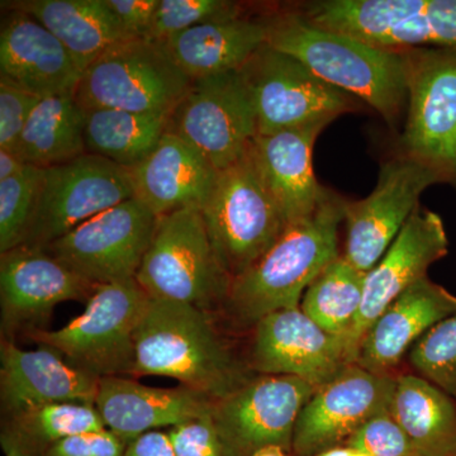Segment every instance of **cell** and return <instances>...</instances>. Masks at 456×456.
<instances>
[{
    "mask_svg": "<svg viewBox=\"0 0 456 456\" xmlns=\"http://www.w3.org/2000/svg\"><path fill=\"white\" fill-rule=\"evenodd\" d=\"M345 203L329 189L316 212L289 224L250 269L232 279L221 310L227 318L254 327L270 314L299 308L314 279L341 256L338 227Z\"/></svg>",
    "mask_w": 456,
    "mask_h": 456,
    "instance_id": "obj_1",
    "label": "cell"
},
{
    "mask_svg": "<svg viewBox=\"0 0 456 456\" xmlns=\"http://www.w3.org/2000/svg\"><path fill=\"white\" fill-rule=\"evenodd\" d=\"M261 20L270 47L293 56L330 86L362 99L392 128L397 126L408 101L404 50L378 49L325 31L297 11Z\"/></svg>",
    "mask_w": 456,
    "mask_h": 456,
    "instance_id": "obj_2",
    "label": "cell"
},
{
    "mask_svg": "<svg viewBox=\"0 0 456 456\" xmlns=\"http://www.w3.org/2000/svg\"><path fill=\"white\" fill-rule=\"evenodd\" d=\"M213 314L191 305L150 298L136 336L134 377H167L213 399L255 377L222 338Z\"/></svg>",
    "mask_w": 456,
    "mask_h": 456,
    "instance_id": "obj_3",
    "label": "cell"
},
{
    "mask_svg": "<svg viewBox=\"0 0 456 456\" xmlns=\"http://www.w3.org/2000/svg\"><path fill=\"white\" fill-rule=\"evenodd\" d=\"M253 145L235 164L218 173L202 208L213 250L231 281L250 269L288 227Z\"/></svg>",
    "mask_w": 456,
    "mask_h": 456,
    "instance_id": "obj_4",
    "label": "cell"
},
{
    "mask_svg": "<svg viewBox=\"0 0 456 456\" xmlns=\"http://www.w3.org/2000/svg\"><path fill=\"white\" fill-rule=\"evenodd\" d=\"M149 303L136 279L99 285L79 317L56 331L31 332L28 338L95 377H134L137 331Z\"/></svg>",
    "mask_w": 456,
    "mask_h": 456,
    "instance_id": "obj_5",
    "label": "cell"
},
{
    "mask_svg": "<svg viewBox=\"0 0 456 456\" xmlns=\"http://www.w3.org/2000/svg\"><path fill=\"white\" fill-rule=\"evenodd\" d=\"M136 281L151 299L184 303L209 314L222 310L231 278L216 256L200 209L159 217Z\"/></svg>",
    "mask_w": 456,
    "mask_h": 456,
    "instance_id": "obj_6",
    "label": "cell"
},
{
    "mask_svg": "<svg viewBox=\"0 0 456 456\" xmlns=\"http://www.w3.org/2000/svg\"><path fill=\"white\" fill-rule=\"evenodd\" d=\"M191 82L161 42L127 38L84 71L75 101L83 110L108 108L170 117Z\"/></svg>",
    "mask_w": 456,
    "mask_h": 456,
    "instance_id": "obj_7",
    "label": "cell"
},
{
    "mask_svg": "<svg viewBox=\"0 0 456 456\" xmlns=\"http://www.w3.org/2000/svg\"><path fill=\"white\" fill-rule=\"evenodd\" d=\"M407 118L398 154L419 161L456 189V50H404Z\"/></svg>",
    "mask_w": 456,
    "mask_h": 456,
    "instance_id": "obj_8",
    "label": "cell"
},
{
    "mask_svg": "<svg viewBox=\"0 0 456 456\" xmlns=\"http://www.w3.org/2000/svg\"><path fill=\"white\" fill-rule=\"evenodd\" d=\"M256 112L257 136L334 121L358 107L293 56L263 45L240 68Z\"/></svg>",
    "mask_w": 456,
    "mask_h": 456,
    "instance_id": "obj_9",
    "label": "cell"
},
{
    "mask_svg": "<svg viewBox=\"0 0 456 456\" xmlns=\"http://www.w3.org/2000/svg\"><path fill=\"white\" fill-rule=\"evenodd\" d=\"M167 132L218 171L235 164L257 137L256 112L241 71L194 79L167 119Z\"/></svg>",
    "mask_w": 456,
    "mask_h": 456,
    "instance_id": "obj_10",
    "label": "cell"
},
{
    "mask_svg": "<svg viewBox=\"0 0 456 456\" xmlns=\"http://www.w3.org/2000/svg\"><path fill=\"white\" fill-rule=\"evenodd\" d=\"M134 197L131 170L102 156L86 152L44 169L23 245L45 248L89 218Z\"/></svg>",
    "mask_w": 456,
    "mask_h": 456,
    "instance_id": "obj_11",
    "label": "cell"
},
{
    "mask_svg": "<svg viewBox=\"0 0 456 456\" xmlns=\"http://www.w3.org/2000/svg\"><path fill=\"white\" fill-rule=\"evenodd\" d=\"M158 220L142 200L134 197L89 218L45 250L92 283L134 281Z\"/></svg>",
    "mask_w": 456,
    "mask_h": 456,
    "instance_id": "obj_12",
    "label": "cell"
},
{
    "mask_svg": "<svg viewBox=\"0 0 456 456\" xmlns=\"http://www.w3.org/2000/svg\"><path fill=\"white\" fill-rule=\"evenodd\" d=\"M441 179L430 167L397 154L384 161L370 196L345 203L346 242L341 254L360 272L379 263L417 208L419 196Z\"/></svg>",
    "mask_w": 456,
    "mask_h": 456,
    "instance_id": "obj_13",
    "label": "cell"
},
{
    "mask_svg": "<svg viewBox=\"0 0 456 456\" xmlns=\"http://www.w3.org/2000/svg\"><path fill=\"white\" fill-rule=\"evenodd\" d=\"M314 392L296 377L255 375L215 402L212 419L240 456H251L266 446L292 454L297 421Z\"/></svg>",
    "mask_w": 456,
    "mask_h": 456,
    "instance_id": "obj_14",
    "label": "cell"
},
{
    "mask_svg": "<svg viewBox=\"0 0 456 456\" xmlns=\"http://www.w3.org/2000/svg\"><path fill=\"white\" fill-rule=\"evenodd\" d=\"M98 287L45 248L20 245L0 254L2 340L42 330L57 305L88 302Z\"/></svg>",
    "mask_w": 456,
    "mask_h": 456,
    "instance_id": "obj_15",
    "label": "cell"
},
{
    "mask_svg": "<svg viewBox=\"0 0 456 456\" xmlns=\"http://www.w3.org/2000/svg\"><path fill=\"white\" fill-rule=\"evenodd\" d=\"M254 331L248 362L254 373L296 377L318 389L356 364L347 341L329 334L301 307L268 314Z\"/></svg>",
    "mask_w": 456,
    "mask_h": 456,
    "instance_id": "obj_16",
    "label": "cell"
},
{
    "mask_svg": "<svg viewBox=\"0 0 456 456\" xmlns=\"http://www.w3.org/2000/svg\"><path fill=\"white\" fill-rule=\"evenodd\" d=\"M395 379L353 364L316 389L297 421L292 454L314 456L345 445L369 419L389 411Z\"/></svg>",
    "mask_w": 456,
    "mask_h": 456,
    "instance_id": "obj_17",
    "label": "cell"
},
{
    "mask_svg": "<svg viewBox=\"0 0 456 456\" xmlns=\"http://www.w3.org/2000/svg\"><path fill=\"white\" fill-rule=\"evenodd\" d=\"M448 251V235L440 216L419 204L391 248L367 274L362 308L349 338L356 359L369 327L411 285L428 277L430 265Z\"/></svg>",
    "mask_w": 456,
    "mask_h": 456,
    "instance_id": "obj_18",
    "label": "cell"
},
{
    "mask_svg": "<svg viewBox=\"0 0 456 456\" xmlns=\"http://www.w3.org/2000/svg\"><path fill=\"white\" fill-rule=\"evenodd\" d=\"M101 378L74 367L59 353L41 345L23 350L0 342V404L3 416L45 404L95 406Z\"/></svg>",
    "mask_w": 456,
    "mask_h": 456,
    "instance_id": "obj_19",
    "label": "cell"
},
{
    "mask_svg": "<svg viewBox=\"0 0 456 456\" xmlns=\"http://www.w3.org/2000/svg\"><path fill=\"white\" fill-rule=\"evenodd\" d=\"M82 70L40 22L12 11L0 32V82L38 98L74 94Z\"/></svg>",
    "mask_w": 456,
    "mask_h": 456,
    "instance_id": "obj_20",
    "label": "cell"
},
{
    "mask_svg": "<svg viewBox=\"0 0 456 456\" xmlns=\"http://www.w3.org/2000/svg\"><path fill=\"white\" fill-rule=\"evenodd\" d=\"M216 399L189 387L154 388L131 378H101L95 408L108 430L132 441L156 428L211 415Z\"/></svg>",
    "mask_w": 456,
    "mask_h": 456,
    "instance_id": "obj_21",
    "label": "cell"
},
{
    "mask_svg": "<svg viewBox=\"0 0 456 456\" xmlns=\"http://www.w3.org/2000/svg\"><path fill=\"white\" fill-rule=\"evenodd\" d=\"M456 314V296L428 277L411 285L384 310L360 341L356 364L392 374L404 354L435 325Z\"/></svg>",
    "mask_w": 456,
    "mask_h": 456,
    "instance_id": "obj_22",
    "label": "cell"
},
{
    "mask_svg": "<svg viewBox=\"0 0 456 456\" xmlns=\"http://www.w3.org/2000/svg\"><path fill=\"white\" fill-rule=\"evenodd\" d=\"M131 173L134 197L163 217L185 208L202 211L220 171L194 147L167 132L151 155Z\"/></svg>",
    "mask_w": 456,
    "mask_h": 456,
    "instance_id": "obj_23",
    "label": "cell"
},
{
    "mask_svg": "<svg viewBox=\"0 0 456 456\" xmlns=\"http://www.w3.org/2000/svg\"><path fill=\"white\" fill-rule=\"evenodd\" d=\"M330 123H310L254 141L257 163L288 226L316 212L329 191L318 184L312 152L318 134Z\"/></svg>",
    "mask_w": 456,
    "mask_h": 456,
    "instance_id": "obj_24",
    "label": "cell"
},
{
    "mask_svg": "<svg viewBox=\"0 0 456 456\" xmlns=\"http://www.w3.org/2000/svg\"><path fill=\"white\" fill-rule=\"evenodd\" d=\"M5 7L46 27L82 73L113 45L130 38L107 0H18L5 3Z\"/></svg>",
    "mask_w": 456,
    "mask_h": 456,
    "instance_id": "obj_25",
    "label": "cell"
},
{
    "mask_svg": "<svg viewBox=\"0 0 456 456\" xmlns=\"http://www.w3.org/2000/svg\"><path fill=\"white\" fill-rule=\"evenodd\" d=\"M191 80L240 70L266 44L263 20L236 17L202 23L161 42Z\"/></svg>",
    "mask_w": 456,
    "mask_h": 456,
    "instance_id": "obj_26",
    "label": "cell"
},
{
    "mask_svg": "<svg viewBox=\"0 0 456 456\" xmlns=\"http://www.w3.org/2000/svg\"><path fill=\"white\" fill-rule=\"evenodd\" d=\"M389 412L417 456H452L456 403L445 392L419 375H397Z\"/></svg>",
    "mask_w": 456,
    "mask_h": 456,
    "instance_id": "obj_27",
    "label": "cell"
},
{
    "mask_svg": "<svg viewBox=\"0 0 456 456\" xmlns=\"http://www.w3.org/2000/svg\"><path fill=\"white\" fill-rule=\"evenodd\" d=\"M27 165L49 169L86 154L84 110L74 94L42 98L13 150Z\"/></svg>",
    "mask_w": 456,
    "mask_h": 456,
    "instance_id": "obj_28",
    "label": "cell"
},
{
    "mask_svg": "<svg viewBox=\"0 0 456 456\" xmlns=\"http://www.w3.org/2000/svg\"><path fill=\"white\" fill-rule=\"evenodd\" d=\"M106 428L95 406L45 404L3 416L0 446L4 456H46L59 441Z\"/></svg>",
    "mask_w": 456,
    "mask_h": 456,
    "instance_id": "obj_29",
    "label": "cell"
},
{
    "mask_svg": "<svg viewBox=\"0 0 456 456\" xmlns=\"http://www.w3.org/2000/svg\"><path fill=\"white\" fill-rule=\"evenodd\" d=\"M169 117L121 110H84V141L88 154L127 169L146 160L167 132Z\"/></svg>",
    "mask_w": 456,
    "mask_h": 456,
    "instance_id": "obj_30",
    "label": "cell"
},
{
    "mask_svg": "<svg viewBox=\"0 0 456 456\" xmlns=\"http://www.w3.org/2000/svg\"><path fill=\"white\" fill-rule=\"evenodd\" d=\"M428 0H321L299 8L308 23L380 49L386 36L425 12Z\"/></svg>",
    "mask_w": 456,
    "mask_h": 456,
    "instance_id": "obj_31",
    "label": "cell"
},
{
    "mask_svg": "<svg viewBox=\"0 0 456 456\" xmlns=\"http://www.w3.org/2000/svg\"><path fill=\"white\" fill-rule=\"evenodd\" d=\"M365 281L367 273L360 272L341 255L314 279L299 307L329 334L349 344L362 308Z\"/></svg>",
    "mask_w": 456,
    "mask_h": 456,
    "instance_id": "obj_32",
    "label": "cell"
},
{
    "mask_svg": "<svg viewBox=\"0 0 456 456\" xmlns=\"http://www.w3.org/2000/svg\"><path fill=\"white\" fill-rule=\"evenodd\" d=\"M42 178L44 169L27 165L18 175L0 180V254L25 242Z\"/></svg>",
    "mask_w": 456,
    "mask_h": 456,
    "instance_id": "obj_33",
    "label": "cell"
},
{
    "mask_svg": "<svg viewBox=\"0 0 456 456\" xmlns=\"http://www.w3.org/2000/svg\"><path fill=\"white\" fill-rule=\"evenodd\" d=\"M410 362L419 377L456 397V314L432 327L413 345Z\"/></svg>",
    "mask_w": 456,
    "mask_h": 456,
    "instance_id": "obj_34",
    "label": "cell"
},
{
    "mask_svg": "<svg viewBox=\"0 0 456 456\" xmlns=\"http://www.w3.org/2000/svg\"><path fill=\"white\" fill-rule=\"evenodd\" d=\"M236 17L240 8L224 0H160L147 38L165 42L191 27Z\"/></svg>",
    "mask_w": 456,
    "mask_h": 456,
    "instance_id": "obj_35",
    "label": "cell"
},
{
    "mask_svg": "<svg viewBox=\"0 0 456 456\" xmlns=\"http://www.w3.org/2000/svg\"><path fill=\"white\" fill-rule=\"evenodd\" d=\"M345 445L367 456H417L407 435L389 411L369 419Z\"/></svg>",
    "mask_w": 456,
    "mask_h": 456,
    "instance_id": "obj_36",
    "label": "cell"
},
{
    "mask_svg": "<svg viewBox=\"0 0 456 456\" xmlns=\"http://www.w3.org/2000/svg\"><path fill=\"white\" fill-rule=\"evenodd\" d=\"M167 432L178 456H240L216 428L212 413Z\"/></svg>",
    "mask_w": 456,
    "mask_h": 456,
    "instance_id": "obj_37",
    "label": "cell"
},
{
    "mask_svg": "<svg viewBox=\"0 0 456 456\" xmlns=\"http://www.w3.org/2000/svg\"><path fill=\"white\" fill-rule=\"evenodd\" d=\"M41 99L0 82V150L13 151L32 110Z\"/></svg>",
    "mask_w": 456,
    "mask_h": 456,
    "instance_id": "obj_38",
    "label": "cell"
},
{
    "mask_svg": "<svg viewBox=\"0 0 456 456\" xmlns=\"http://www.w3.org/2000/svg\"><path fill=\"white\" fill-rule=\"evenodd\" d=\"M131 441L108 428L71 435L53 446L46 456H125Z\"/></svg>",
    "mask_w": 456,
    "mask_h": 456,
    "instance_id": "obj_39",
    "label": "cell"
},
{
    "mask_svg": "<svg viewBox=\"0 0 456 456\" xmlns=\"http://www.w3.org/2000/svg\"><path fill=\"white\" fill-rule=\"evenodd\" d=\"M160 0H107L130 38H147Z\"/></svg>",
    "mask_w": 456,
    "mask_h": 456,
    "instance_id": "obj_40",
    "label": "cell"
},
{
    "mask_svg": "<svg viewBox=\"0 0 456 456\" xmlns=\"http://www.w3.org/2000/svg\"><path fill=\"white\" fill-rule=\"evenodd\" d=\"M125 456H178L169 432L150 431L128 444Z\"/></svg>",
    "mask_w": 456,
    "mask_h": 456,
    "instance_id": "obj_41",
    "label": "cell"
},
{
    "mask_svg": "<svg viewBox=\"0 0 456 456\" xmlns=\"http://www.w3.org/2000/svg\"><path fill=\"white\" fill-rule=\"evenodd\" d=\"M27 164L23 163L13 151L0 150V180H7L25 170Z\"/></svg>",
    "mask_w": 456,
    "mask_h": 456,
    "instance_id": "obj_42",
    "label": "cell"
},
{
    "mask_svg": "<svg viewBox=\"0 0 456 456\" xmlns=\"http://www.w3.org/2000/svg\"><path fill=\"white\" fill-rule=\"evenodd\" d=\"M356 450L349 448V446L342 445L338 448H332L325 450V452H320V454L314 456H355Z\"/></svg>",
    "mask_w": 456,
    "mask_h": 456,
    "instance_id": "obj_43",
    "label": "cell"
},
{
    "mask_svg": "<svg viewBox=\"0 0 456 456\" xmlns=\"http://www.w3.org/2000/svg\"><path fill=\"white\" fill-rule=\"evenodd\" d=\"M251 456H290V452H285L279 446H266V448L257 450Z\"/></svg>",
    "mask_w": 456,
    "mask_h": 456,
    "instance_id": "obj_44",
    "label": "cell"
},
{
    "mask_svg": "<svg viewBox=\"0 0 456 456\" xmlns=\"http://www.w3.org/2000/svg\"><path fill=\"white\" fill-rule=\"evenodd\" d=\"M452 456H456V445L454 446V449H452Z\"/></svg>",
    "mask_w": 456,
    "mask_h": 456,
    "instance_id": "obj_45",
    "label": "cell"
},
{
    "mask_svg": "<svg viewBox=\"0 0 456 456\" xmlns=\"http://www.w3.org/2000/svg\"><path fill=\"white\" fill-rule=\"evenodd\" d=\"M355 456H367V455L362 454V452H356Z\"/></svg>",
    "mask_w": 456,
    "mask_h": 456,
    "instance_id": "obj_46",
    "label": "cell"
}]
</instances>
